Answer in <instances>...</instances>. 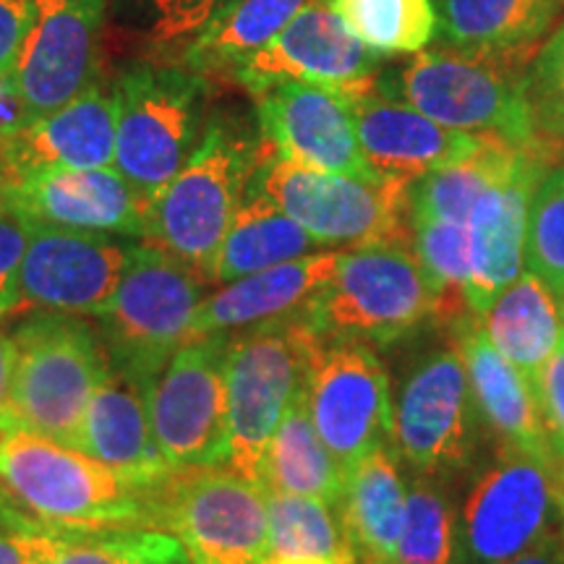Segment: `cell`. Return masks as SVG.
<instances>
[{
	"mask_svg": "<svg viewBox=\"0 0 564 564\" xmlns=\"http://www.w3.org/2000/svg\"><path fill=\"white\" fill-rule=\"evenodd\" d=\"M369 564H371V562H369ZM390 564H394V562H390Z\"/></svg>",
	"mask_w": 564,
	"mask_h": 564,
	"instance_id": "51",
	"label": "cell"
},
{
	"mask_svg": "<svg viewBox=\"0 0 564 564\" xmlns=\"http://www.w3.org/2000/svg\"><path fill=\"white\" fill-rule=\"evenodd\" d=\"M133 249L137 243L116 236L30 225L11 314L97 316L116 293Z\"/></svg>",
	"mask_w": 564,
	"mask_h": 564,
	"instance_id": "14",
	"label": "cell"
},
{
	"mask_svg": "<svg viewBox=\"0 0 564 564\" xmlns=\"http://www.w3.org/2000/svg\"><path fill=\"white\" fill-rule=\"evenodd\" d=\"M343 251H316L270 270L225 282L202 301L194 337H228L257 324L299 314L333 280Z\"/></svg>",
	"mask_w": 564,
	"mask_h": 564,
	"instance_id": "23",
	"label": "cell"
},
{
	"mask_svg": "<svg viewBox=\"0 0 564 564\" xmlns=\"http://www.w3.org/2000/svg\"><path fill=\"white\" fill-rule=\"evenodd\" d=\"M523 147L489 137L470 158L423 175L411 186V217L465 225L481 194L510 171Z\"/></svg>",
	"mask_w": 564,
	"mask_h": 564,
	"instance_id": "32",
	"label": "cell"
},
{
	"mask_svg": "<svg viewBox=\"0 0 564 564\" xmlns=\"http://www.w3.org/2000/svg\"><path fill=\"white\" fill-rule=\"evenodd\" d=\"M474 408L460 348L429 356L405 379L392 415L400 455L423 476L457 470L470 457Z\"/></svg>",
	"mask_w": 564,
	"mask_h": 564,
	"instance_id": "18",
	"label": "cell"
},
{
	"mask_svg": "<svg viewBox=\"0 0 564 564\" xmlns=\"http://www.w3.org/2000/svg\"><path fill=\"white\" fill-rule=\"evenodd\" d=\"M306 405L316 434L345 476L366 455L384 447L392 432L390 382L366 343H319L306 379Z\"/></svg>",
	"mask_w": 564,
	"mask_h": 564,
	"instance_id": "13",
	"label": "cell"
},
{
	"mask_svg": "<svg viewBox=\"0 0 564 564\" xmlns=\"http://www.w3.org/2000/svg\"><path fill=\"white\" fill-rule=\"evenodd\" d=\"M79 453L147 486L162 481L173 470L154 440L150 390L112 366H108L89 400Z\"/></svg>",
	"mask_w": 564,
	"mask_h": 564,
	"instance_id": "25",
	"label": "cell"
},
{
	"mask_svg": "<svg viewBox=\"0 0 564 564\" xmlns=\"http://www.w3.org/2000/svg\"><path fill=\"white\" fill-rule=\"evenodd\" d=\"M413 249L434 299V319L457 324L463 319L470 282V249L465 225L411 217ZM470 312V308H468Z\"/></svg>",
	"mask_w": 564,
	"mask_h": 564,
	"instance_id": "35",
	"label": "cell"
},
{
	"mask_svg": "<svg viewBox=\"0 0 564 564\" xmlns=\"http://www.w3.org/2000/svg\"><path fill=\"white\" fill-rule=\"evenodd\" d=\"M152 525L167 528L192 564H264L267 494L236 470L178 468L152 486Z\"/></svg>",
	"mask_w": 564,
	"mask_h": 564,
	"instance_id": "11",
	"label": "cell"
},
{
	"mask_svg": "<svg viewBox=\"0 0 564 564\" xmlns=\"http://www.w3.org/2000/svg\"><path fill=\"white\" fill-rule=\"evenodd\" d=\"M9 343L11 429L79 449L89 400L110 366L97 327L82 316L30 314Z\"/></svg>",
	"mask_w": 564,
	"mask_h": 564,
	"instance_id": "2",
	"label": "cell"
},
{
	"mask_svg": "<svg viewBox=\"0 0 564 564\" xmlns=\"http://www.w3.org/2000/svg\"><path fill=\"white\" fill-rule=\"evenodd\" d=\"M150 419L173 470L228 463L225 337H199L175 352L150 387Z\"/></svg>",
	"mask_w": 564,
	"mask_h": 564,
	"instance_id": "12",
	"label": "cell"
},
{
	"mask_svg": "<svg viewBox=\"0 0 564 564\" xmlns=\"http://www.w3.org/2000/svg\"><path fill=\"white\" fill-rule=\"evenodd\" d=\"M264 564H333V562H322V560H267Z\"/></svg>",
	"mask_w": 564,
	"mask_h": 564,
	"instance_id": "48",
	"label": "cell"
},
{
	"mask_svg": "<svg viewBox=\"0 0 564 564\" xmlns=\"http://www.w3.org/2000/svg\"><path fill=\"white\" fill-rule=\"evenodd\" d=\"M259 144L225 118L207 123L183 171L152 199L141 243L171 253L207 278L249 194Z\"/></svg>",
	"mask_w": 564,
	"mask_h": 564,
	"instance_id": "3",
	"label": "cell"
},
{
	"mask_svg": "<svg viewBox=\"0 0 564 564\" xmlns=\"http://www.w3.org/2000/svg\"><path fill=\"white\" fill-rule=\"evenodd\" d=\"M564 525V465L505 447L457 512V564H507Z\"/></svg>",
	"mask_w": 564,
	"mask_h": 564,
	"instance_id": "10",
	"label": "cell"
},
{
	"mask_svg": "<svg viewBox=\"0 0 564 564\" xmlns=\"http://www.w3.org/2000/svg\"><path fill=\"white\" fill-rule=\"evenodd\" d=\"M30 243V225L0 204V319L13 312L19 270Z\"/></svg>",
	"mask_w": 564,
	"mask_h": 564,
	"instance_id": "41",
	"label": "cell"
},
{
	"mask_svg": "<svg viewBox=\"0 0 564 564\" xmlns=\"http://www.w3.org/2000/svg\"><path fill=\"white\" fill-rule=\"evenodd\" d=\"M259 486L264 494L319 499L337 507L345 491V470L324 447L306 405V390L293 400L291 411L267 444Z\"/></svg>",
	"mask_w": 564,
	"mask_h": 564,
	"instance_id": "30",
	"label": "cell"
},
{
	"mask_svg": "<svg viewBox=\"0 0 564 564\" xmlns=\"http://www.w3.org/2000/svg\"><path fill=\"white\" fill-rule=\"evenodd\" d=\"M228 0H147L150 6V40L158 51L183 47L209 24Z\"/></svg>",
	"mask_w": 564,
	"mask_h": 564,
	"instance_id": "40",
	"label": "cell"
},
{
	"mask_svg": "<svg viewBox=\"0 0 564 564\" xmlns=\"http://www.w3.org/2000/svg\"><path fill=\"white\" fill-rule=\"evenodd\" d=\"M525 264L544 285L564 301V165L544 175L528 212Z\"/></svg>",
	"mask_w": 564,
	"mask_h": 564,
	"instance_id": "38",
	"label": "cell"
},
{
	"mask_svg": "<svg viewBox=\"0 0 564 564\" xmlns=\"http://www.w3.org/2000/svg\"><path fill=\"white\" fill-rule=\"evenodd\" d=\"M314 0H228L181 51V66L207 76L236 74Z\"/></svg>",
	"mask_w": 564,
	"mask_h": 564,
	"instance_id": "29",
	"label": "cell"
},
{
	"mask_svg": "<svg viewBox=\"0 0 564 564\" xmlns=\"http://www.w3.org/2000/svg\"><path fill=\"white\" fill-rule=\"evenodd\" d=\"M408 489L390 449L377 447L345 476L340 523L352 562L390 564L405 523Z\"/></svg>",
	"mask_w": 564,
	"mask_h": 564,
	"instance_id": "27",
	"label": "cell"
},
{
	"mask_svg": "<svg viewBox=\"0 0 564 564\" xmlns=\"http://www.w3.org/2000/svg\"><path fill=\"white\" fill-rule=\"evenodd\" d=\"M303 316L322 340L387 345L434 316V299L405 243H369L340 253Z\"/></svg>",
	"mask_w": 564,
	"mask_h": 564,
	"instance_id": "9",
	"label": "cell"
},
{
	"mask_svg": "<svg viewBox=\"0 0 564 564\" xmlns=\"http://www.w3.org/2000/svg\"><path fill=\"white\" fill-rule=\"evenodd\" d=\"M394 564H457V514L436 486L421 481L408 491Z\"/></svg>",
	"mask_w": 564,
	"mask_h": 564,
	"instance_id": "37",
	"label": "cell"
},
{
	"mask_svg": "<svg viewBox=\"0 0 564 564\" xmlns=\"http://www.w3.org/2000/svg\"><path fill=\"white\" fill-rule=\"evenodd\" d=\"M455 327L474 403L484 421L502 436L505 447L556 460L533 384L494 348L476 314L463 316Z\"/></svg>",
	"mask_w": 564,
	"mask_h": 564,
	"instance_id": "24",
	"label": "cell"
},
{
	"mask_svg": "<svg viewBox=\"0 0 564 564\" xmlns=\"http://www.w3.org/2000/svg\"><path fill=\"white\" fill-rule=\"evenodd\" d=\"M352 37L379 55L423 53L436 40L434 0H324Z\"/></svg>",
	"mask_w": 564,
	"mask_h": 564,
	"instance_id": "34",
	"label": "cell"
},
{
	"mask_svg": "<svg viewBox=\"0 0 564 564\" xmlns=\"http://www.w3.org/2000/svg\"><path fill=\"white\" fill-rule=\"evenodd\" d=\"M525 100L535 137L549 144L564 141V21L528 68Z\"/></svg>",
	"mask_w": 564,
	"mask_h": 564,
	"instance_id": "39",
	"label": "cell"
},
{
	"mask_svg": "<svg viewBox=\"0 0 564 564\" xmlns=\"http://www.w3.org/2000/svg\"><path fill=\"white\" fill-rule=\"evenodd\" d=\"M116 171L154 199L183 171L207 131V79L183 66L141 63L112 84Z\"/></svg>",
	"mask_w": 564,
	"mask_h": 564,
	"instance_id": "6",
	"label": "cell"
},
{
	"mask_svg": "<svg viewBox=\"0 0 564 564\" xmlns=\"http://www.w3.org/2000/svg\"><path fill=\"white\" fill-rule=\"evenodd\" d=\"M249 192L262 194L322 246L405 243L411 183L308 171L259 147Z\"/></svg>",
	"mask_w": 564,
	"mask_h": 564,
	"instance_id": "7",
	"label": "cell"
},
{
	"mask_svg": "<svg viewBox=\"0 0 564 564\" xmlns=\"http://www.w3.org/2000/svg\"><path fill=\"white\" fill-rule=\"evenodd\" d=\"M0 204H3V199H0Z\"/></svg>",
	"mask_w": 564,
	"mask_h": 564,
	"instance_id": "52",
	"label": "cell"
},
{
	"mask_svg": "<svg viewBox=\"0 0 564 564\" xmlns=\"http://www.w3.org/2000/svg\"><path fill=\"white\" fill-rule=\"evenodd\" d=\"M204 285L207 278L171 253L137 243L116 293L95 316L112 369L150 390L175 352L192 343Z\"/></svg>",
	"mask_w": 564,
	"mask_h": 564,
	"instance_id": "5",
	"label": "cell"
},
{
	"mask_svg": "<svg viewBox=\"0 0 564 564\" xmlns=\"http://www.w3.org/2000/svg\"><path fill=\"white\" fill-rule=\"evenodd\" d=\"M0 199L30 225L116 238H144L152 199L116 167L42 171L0 186Z\"/></svg>",
	"mask_w": 564,
	"mask_h": 564,
	"instance_id": "16",
	"label": "cell"
},
{
	"mask_svg": "<svg viewBox=\"0 0 564 564\" xmlns=\"http://www.w3.org/2000/svg\"><path fill=\"white\" fill-rule=\"evenodd\" d=\"M352 564H369V562H364V560H356Z\"/></svg>",
	"mask_w": 564,
	"mask_h": 564,
	"instance_id": "49",
	"label": "cell"
},
{
	"mask_svg": "<svg viewBox=\"0 0 564 564\" xmlns=\"http://www.w3.org/2000/svg\"><path fill=\"white\" fill-rule=\"evenodd\" d=\"M262 141L278 158L308 171L379 181L358 147L348 100L316 84H274L257 95Z\"/></svg>",
	"mask_w": 564,
	"mask_h": 564,
	"instance_id": "20",
	"label": "cell"
},
{
	"mask_svg": "<svg viewBox=\"0 0 564 564\" xmlns=\"http://www.w3.org/2000/svg\"><path fill=\"white\" fill-rule=\"evenodd\" d=\"M384 55L369 51L345 30L324 0L306 6L270 45L251 55L232 79L253 97L274 84H316L348 95L377 82Z\"/></svg>",
	"mask_w": 564,
	"mask_h": 564,
	"instance_id": "17",
	"label": "cell"
},
{
	"mask_svg": "<svg viewBox=\"0 0 564 564\" xmlns=\"http://www.w3.org/2000/svg\"><path fill=\"white\" fill-rule=\"evenodd\" d=\"M34 19V0H0V76L11 74Z\"/></svg>",
	"mask_w": 564,
	"mask_h": 564,
	"instance_id": "43",
	"label": "cell"
},
{
	"mask_svg": "<svg viewBox=\"0 0 564 564\" xmlns=\"http://www.w3.org/2000/svg\"><path fill=\"white\" fill-rule=\"evenodd\" d=\"M535 398H539L541 415H544V426L556 460L564 465V329L554 356L549 358L539 382H535Z\"/></svg>",
	"mask_w": 564,
	"mask_h": 564,
	"instance_id": "42",
	"label": "cell"
},
{
	"mask_svg": "<svg viewBox=\"0 0 564 564\" xmlns=\"http://www.w3.org/2000/svg\"><path fill=\"white\" fill-rule=\"evenodd\" d=\"M45 564H192L165 531H74L55 528Z\"/></svg>",
	"mask_w": 564,
	"mask_h": 564,
	"instance_id": "36",
	"label": "cell"
},
{
	"mask_svg": "<svg viewBox=\"0 0 564 564\" xmlns=\"http://www.w3.org/2000/svg\"><path fill=\"white\" fill-rule=\"evenodd\" d=\"M55 531L24 528V531H0V564H45Z\"/></svg>",
	"mask_w": 564,
	"mask_h": 564,
	"instance_id": "44",
	"label": "cell"
},
{
	"mask_svg": "<svg viewBox=\"0 0 564 564\" xmlns=\"http://www.w3.org/2000/svg\"><path fill=\"white\" fill-rule=\"evenodd\" d=\"M0 484L47 528L89 533L152 525V486L21 429L0 434Z\"/></svg>",
	"mask_w": 564,
	"mask_h": 564,
	"instance_id": "1",
	"label": "cell"
},
{
	"mask_svg": "<svg viewBox=\"0 0 564 564\" xmlns=\"http://www.w3.org/2000/svg\"><path fill=\"white\" fill-rule=\"evenodd\" d=\"M116 158V95L95 87L0 147V186L42 171H97Z\"/></svg>",
	"mask_w": 564,
	"mask_h": 564,
	"instance_id": "22",
	"label": "cell"
},
{
	"mask_svg": "<svg viewBox=\"0 0 564 564\" xmlns=\"http://www.w3.org/2000/svg\"><path fill=\"white\" fill-rule=\"evenodd\" d=\"M512 63L457 51H429L390 76L379 74L377 87L447 129L481 131L514 144H531L539 137L525 100V74L514 70Z\"/></svg>",
	"mask_w": 564,
	"mask_h": 564,
	"instance_id": "8",
	"label": "cell"
},
{
	"mask_svg": "<svg viewBox=\"0 0 564 564\" xmlns=\"http://www.w3.org/2000/svg\"><path fill=\"white\" fill-rule=\"evenodd\" d=\"M507 564H564V525Z\"/></svg>",
	"mask_w": 564,
	"mask_h": 564,
	"instance_id": "46",
	"label": "cell"
},
{
	"mask_svg": "<svg viewBox=\"0 0 564 564\" xmlns=\"http://www.w3.org/2000/svg\"><path fill=\"white\" fill-rule=\"evenodd\" d=\"M108 0H34V19L11 76L32 118L66 108L100 84Z\"/></svg>",
	"mask_w": 564,
	"mask_h": 564,
	"instance_id": "15",
	"label": "cell"
},
{
	"mask_svg": "<svg viewBox=\"0 0 564 564\" xmlns=\"http://www.w3.org/2000/svg\"><path fill=\"white\" fill-rule=\"evenodd\" d=\"M322 337L303 312L225 337L230 453L228 468L259 484L267 444L306 390Z\"/></svg>",
	"mask_w": 564,
	"mask_h": 564,
	"instance_id": "4",
	"label": "cell"
},
{
	"mask_svg": "<svg viewBox=\"0 0 564 564\" xmlns=\"http://www.w3.org/2000/svg\"><path fill=\"white\" fill-rule=\"evenodd\" d=\"M343 97L348 100L366 165L379 178L405 181L413 186L423 175L476 154L491 137L447 129L421 116L411 105L382 95L377 82Z\"/></svg>",
	"mask_w": 564,
	"mask_h": 564,
	"instance_id": "21",
	"label": "cell"
},
{
	"mask_svg": "<svg viewBox=\"0 0 564 564\" xmlns=\"http://www.w3.org/2000/svg\"><path fill=\"white\" fill-rule=\"evenodd\" d=\"M32 121V112L26 108L19 87L13 84V76H0V147L17 137L19 131H24Z\"/></svg>",
	"mask_w": 564,
	"mask_h": 564,
	"instance_id": "45",
	"label": "cell"
},
{
	"mask_svg": "<svg viewBox=\"0 0 564 564\" xmlns=\"http://www.w3.org/2000/svg\"><path fill=\"white\" fill-rule=\"evenodd\" d=\"M267 560H322L352 564V552L333 505L308 497L267 494Z\"/></svg>",
	"mask_w": 564,
	"mask_h": 564,
	"instance_id": "33",
	"label": "cell"
},
{
	"mask_svg": "<svg viewBox=\"0 0 564 564\" xmlns=\"http://www.w3.org/2000/svg\"><path fill=\"white\" fill-rule=\"evenodd\" d=\"M9 387H11V343L0 333V434L13 432L9 421Z\"/></svg>",
	"mask_w": 564,
	"mask_h": 564,
	"instance_id": "47",
	"label": "cell"
},
{
	"mask_svg": "<svg viewBox=\"0 0 564 564\" xmlns=\"http://www.w3.org/2000/svg\"><path fill=\"white\" fill-rule=\"evenodd\" d=\"M449 51L518 61L560 19L564 0H434Z\"/></svg>",
	"mask_w": 564,
	"mask_h": 564,
	"instance_id": "26",
	"label": "cell"
},
{
	"mask_svg": "<svg viewBox=\"0 0 564 564\" xmlns=\"http://www.w3.org/2000/svg\"><path fill=\"white\" fill-rule=\"evenodd\" d=\"M324 246L262 194H246L209 270V282H232L316 253Z\"/></svg>",
	"mask_w": 564,
	"mask_h": 564,
	"instance_id": "31",
	"label": "cell"
},
{
	"mask_svg": "<svg viewBox=\"0 0 564 564\" xmlns=\"http://www.w3.org/2000/svg\"><path fill=\"white\" fill-rule=\"evenodd\" d=\"M494 348L528 382H539L541 371L560 345L564 322L556 295L535 274L523 272L505 288L484 314H476Z\"/></svg>",
	"mask_w": 564,
	"mask_h": 564,
	"instance_id": "28",
	"label": "cell"
},
{
	"mask_svg": "<svg viewBox=\"0 0 564 564\" xmlns=\"http://www.w3.org/2000/svg\"><path fill=\"white\" fill-rule=\"evenodd\" d=\"M560 308H562V316H564V301H562V303H560Z\"/></svg>",
	"mask_w": 564,
	"mask_h": 564,
	"instance_id": "50",
	"label": "cell"
},
{
	"mask_svg": "<svg viewBox=\"0 0 564 564\" xmlns=\"http://www.w3.org/2000/svg\"><path fill=\"white\" fill-rule=\"evenodd\" d=\"M549 141H533L520 150L514 165L481 194L470 212L468 230L470 282L465 301L484 314L505 288L523 274L531 199L549 173Z\"/></svg>",
	"mask_w": 564,
	"mask_h": 564,
	"instance_id": "19",
	"label": "cell"
}]
</instances>
